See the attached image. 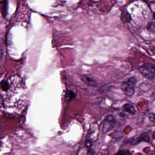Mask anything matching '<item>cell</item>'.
<instances>
[{
    "mask_svg": "<svg viewBox=\"0 0 155 155\" xmlns=\"http://www.w3.org/2000/svg\"><path fill=\"white\" fill-rule=\"evenodd\" d=\"M137 80L135 77H130L126 81H123L121 84V89L126 96L131 97L135 92Z\"/></svg>",
    "mask_w": 155,
    "mask_h": 155,
    "instance_id": "cell-1",
    "label": "cell"
},
{
    "mask_svg": "<svg viewBox=\"0 0 155 155\" xmlns=\"http://www.w3.org/2000/svg\"><path fill=\"white\" fill-rule=\"evenodd\" d=\"M141 75L147 79L153 80L155 79V65L151 63H145L138 68Z\"/></svg>",
    "mask_w": 155,
    "mask_h": 155,
    "instance_id": "cell-2",
    "label": "cell"
},
{
    "mask_svg": "<svg viewBox=\"0 0 155 155\" xmlns=\"http://www.w3.org/2000/svg\"><path fill=\"white\" fill-rule=\"evenodd\" d=\"M116 125V120L114 116L109 115L106 117L103 121L102 132L104 134L108 133L112 130Z\"/></svg>",
    "mask_w": 155,
    "mask_h": 155,
    "instance_id": "cell-3",
    "label": "cell"
},
{
    "mask_svg": "<svg viewBox=\"0 0 155 155\" xmlns=\"http://www.w3.org/2000/svg\"><path fill=\"white\" fill-rule=\"evenodd\" d=\"M150 137L149 135L147 133L143 132L142 134H140V136L135 139L134 140H132L131 142V145H135L139 144L141 141H145L146 142H150Z\"/></svg>",
    "mask_w": 155,
    "mask_h": 155,
    "instance_id": "cell-4",
    "label": "cell"
},
{
    "mask_svg": "<svg viewBox=\"0 0 155 155\" xmlns=\"http://www.w3.org/2000/svg\"><path fill=\"white\" fill-rule=\"evenodd\" d=\"M81 79L86 85L90 87H96L97 83L96 81L86 75H83L81 77Z\"/></svg>",
    "mask_w": 155,
    "mask_h": 155,
    "instance_id": "cell-5",
    "label": "cell"
},
{
    "mask_svg": "<svg viewBox=\"0 0 155 155\" xmlns=\"http://www.w3.org/2000/svg\"><path fill=\"white\" fill-rule=\"evenodd\" d=\"M120 19L123 23H129L130 22L131 20V17L127 11L125 10L122 12L120 15Z\"/></svg>",
    "mask_w": 155,
    "mask_h": 155,
    "instance_id": "cell-6",
    "label": "cell"
},
{
    "mask_svg": "<svg viewBox=\"0 0 155 155\" xmlns=\"http://www.w3.org/2000/svg\"><path fill=\"white\" fill-rule=\"evenodd\" d=\"M123 108H124L125 111L131 115H135L137 112L134 106H132L131 104H128V103L125 104L123 106Z\"/></svg>",
    "mask_w": 155,
    "mask_h": 155,
    "instance_id": "cell-7",
    "label": "cell"
},
{
    "mask_svg": "<svg viewBox=\"0 0 155 155\" xmlns=\"http://www.w3.org/2000/svg\"><path fill=\"white\" fill-rule=\"evenodd\" d=\"M76 94L74 91L71 90H68L66 92L65 98L68 101L72 100L76 97Z\"/></svg>",
    "mask_w": 155,
    "mask_h": 155,
    "instance_id": "cell-8",
    "label": "cell"
},
{
    "mask_svg": "<svg viewBox=\"0 0 155 155\" xmlns=\"http://www.w3.org/2000/svg\"><path fill=\"white\" fill-rule=\"evenodd\" d=\"M8 2H4V3L2 6V16L4 18H6V16H7L8 14Z\"/></svg>",
    "mask_w": 155,
    "mask_h": 155,
    "instance_id": "cell-9",
    "label": "cell"
},
{
    "mask_svg": "<svg viewBox=\"0 0 155 155\" xmlns=\"http://www.w3.org/2000/svg\"><path fill=\"white\" fill-rule=\"evenodd\" d=\"M147 29L150 32L154 34L155 33V23L154 22H150L147 26Z\"/></svg>",
    "mask_w": 155,
    "mask_h": 155,
    "instance_id": "cell-10",
    "label": "cell"
},
{
    "mask_svg": "<svg viewBox=\"0 0 155 155\" xmlns=\"http://www.w3.org/2000/svg\"><path fill=\"white\" fill-rule=\"evenodd\" d=\"M1 87L3 91H6L9 88V84L8 82L6 81H3L1 83Z\"/></svg>",
    "mask_w": 155,
    "mask_h": 155,
    "instance_id": "cell-11",
    "label": "cell"
},
{
    "mask_svg": "<svg viewBox=\"0 0 155 155\" xmlns=\"http://www.w3.org/2000/svg\"><path fill=\"white\" fill-rule=\"evenodd\" d=\"M149 119L153 123H155V115L153 112L150 113L148 115Z\"/></svg>",
    "mask_w": 155,
    "mask_h": 155,
    "instance_id": "cell-12",
    "label": "cell"
},
{
    "mask_svg": "<svg viewBox=\"0 0 155 155\" xmlns=\"http://www.w3.org/2000/svg\"><path fill=\"white\" fill-rule=\"evenodd\" d=\"M130 155L129 151L127 150H120L118 152V155Z\"/></svg>",
    "mask_w": 155,
    "mask_h": 155,
    "instance_id": "cell-13",
    "label": "cell"
},
{
    "mask_svg": "<svg viewBox=\"0 0 155 155\" xmlns=\"http://www.w3.org/2000/svg\"><path fill=\"white\" fill-rule=\"evenodd\" d=\"M86 147L88 148H90L92 146V142L90 140H87L85 144Z\"/></svg>",
    "mask_w": 155,
    "mask_h": 155,
    "instance_id": "cell-14",
    "label": "cell"
},
{
    "mask_svg": "<svg viewBox=\"0 0 155 155\" xmlns=\"http://www.w3.org/2000/svg\"><path fill=\"white\" fill-rule=\"evenodd\" d=\"M87 153L88 155H94V150L93 149L90 148L88 150Z\"/></svg>",
    "mask_w": 155,
    "mask_h": 155,
    "instance_id": "cell-15",
    "label": "cell"
},
{
    "mask_svg": "<svg viewBox=\"0 0 155 155\" xmlns=\"http://www.w3.org/2000/svg\"><path fill=\"white\" fill-rule=\"evenodd\" d=\"M3 52L2 51V50L1 49H0V61L1 60V59L2 58V57H3Z\"/></svg>",
    "mask_w": 155,
    "mask_h": 155,
    "instance_id": "cell-16",
    "label": "cell"
}]
</instances>
